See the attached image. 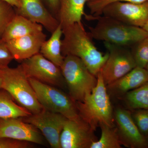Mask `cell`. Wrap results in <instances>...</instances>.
Listing matches in <instances>:
<instances>
[{
  "label": "cell",
  "instance_id": "cell-1",
  "mask_svg": "<svg viewBox=\"0 0 148 148\" xmlns=\"http://www.w3.org/2000/svg\"><path fill=\"white\" fill-rule=\"evenodd\" d=\"M61 52L63 56H77L83 61L89 71L97 77L108 57L95 46L92 38L86 32L82 21L63 28Z\"/></svg>",
  "mask_w": 148,
  "mask_h": 148
},
{
  "label": "cell",
  "instance_id": "cell-2",
  "mask_svg": "<svg viewBox=\"0 0 148 148\" xmlns=\"http://www.w3.org/2000/svg\"><path fill=\"white\" fill-rule=\"evenodd\" d=\"M97 79V85L92 92L82 102H75L80 116L94 131L101 123L115 126L114 110L101 72Z\"/></svg>",
  "mask_w": 148,
  "mask_h": 148
},
{
  "label": "cell",
  "instance_id": "cell-3",
  "mask_svg": "<svg viewBox=\"0 0 148 148\" xmlns=\"http://www.w3.org/2000/svg\"><path fill=\"white\" fill-rule=\"evenodd\" d=\"M94 27H89V34L92 39L128 47L146 37L148 34L143 28L130 26L110 16H98Z\"/></svg>",
  "mask_w": 148,
  "mask_h": 148
},
{
  "label": "cell",
  "instance_id": "cell-4",
  "mask_svg": "<svg viewBox=\"0 0 148 148\" xmlns=\"http://www.w3.org/2000/svg\"><path fill=\"white\" fill-rule=\"evenodd\" d=\"M2 89L11 95L16 103L32 114L43 109L34 88L21 65L15 68L6 67L0 69Z\"/></svg>",
  "mask_w": 148,
  "mask_h": 148
},
{
  "label": "cell",
  "instance_id": "cell-5",
  "mask_svg": "<svg viewBox=\"0 0 148 148\" xmlns=\"http://www.w3.org/2000/svg\"><path fill=\"white\" fill-rule=\"evenodd\" d=\"M60 68L69 89V95L75 102L83 101L85 96L91 93L97 85V77L77 56H64Z\"/></svg>",
  "mask_w": 148,
  "mask_h": 148
},
{
  "label": "cell",
  "instance_id": "cell-6",
  "mask_svg": "<svg viewBox=\"0 0 148 148\" xmlns=\"http://www.w3.org/2000/svg\"><path fill=\"white\" fill-rule=\"evenodd\" d=\"M28 79L44 109L61 114L71 120L84 121L80 116L75 102L70 95L55 86L40 82L34 79Z\"/></svg>",
  "mask_w": 148,
  "mask_h": 148
},
{
  "label": "cell",
  "instance_id": "cell-7",
  "mask_svg": "<svg viewBox=\"0 0 148 148\" xmlns=\"http://www.w3.org/2000/svg\"><path fill=\"white\" fill-rule=\"evenodd\" d=\"M104 42L109 56L100 72L107 86L123 76L137 66L131 50L127 47Z\"/></svg>",
  "mask_w": 148,
  "mask_h": 148
},
{
  "label": "cell",
  "instance_id": "cell-8",
  "mask_svg": "<svg viewBox=\"0 0 148 148\" xmlns=\"http://www.w3.org/2000/svg\"><path fill=\"white\" fill-rule=\"evenodd\" d=\"M21 65L28 78L61 88L67 87L60 67L41 53L22 61Z\"/></svg>",
  "mask_w": 148,
  "mask_h": 148
},
{
  "label": "cell",
  "instance_id": "cell-9",
  "mask_svg": "<svg viewBox=\"0 0 148 148\" xmlns=\"http://www.w3.org/2000/svg\"><path fill=\"white\" fill-rule=\"evenodd\" d=\"M22 120L36 127L52 148H61L60 137L67 119L61 114L43 109Z\"/></svg>",
  "mask_w": 148,
  "mask_h": 148
},
{
  "label": "cell",
  "instance_id": "cell-10",
  "mask_svg": "<svg viewBox=\"0 0 148 148\" xmlns=\"http://www.w3.org/2000/svg\"><path fill=\"white\" fill-rule=\"evenodd\" d=\"M102 14L127 25L143 28L148 21V1L141 3H111L103 9Z\"/></svg>",
  "mask_w": 148,
  "mask_h": 148
},
{
  "label": "cell",
  "instance_id": "cell-11",
  "mask_svg": "<svg viewBox=\"0 0 148 148\" xmlns=\"http://www.w3.org/2000/svg\"><path fill=\"white\" fill-rule=\"evenodd\" d=\"M113 114L121 145L129 148H148V141L133 121L130 110L117 108Z\"/></svg>",
  "mask_w": 148,
  "mask_h": 148
},
{
  "label": "cell",
  "instance_id": "cell-12",
  "mask_svg": "<svg viewBox=\"0 0 148 148\" xmlns=\"http://www.w3.org/2000/svg\"><path fill=\"white\" fill-rule=\"evenodd\" d=\"M94 132L84 121L67 119L60 137L61 148H90L98 140Z\"/></svg>",
  "mask_w": 148,
  "mask_h": 148
},
{
  "label": "cell",
  "instance_id": "cell-13",
  "mask_svg": "<svg viewBox=\"0 0 148 148\" xmlns=\"http://www.w3.org/2000/svg\"><path fill=\"white\" fill-rule=\"evenodd\" d=\"M2 138L45 145L44 138L39 130L21 118L0 119V138Z\"/></svg>",
  "mask_w": 148,
  "mask_h": 148
},
{
  "label": "cell",
  "instance_id": "cell-14",
  "mask_svg": "<svg viewBox=\"0 0 148 148\" xmlns=\"http://www.w3.org/2000/svg\"><path fill=\"white\" fill-rule=\"evenodd\" d=\"M21 6L16 8L17 14L40 24L52 34L59 26L57 18L52 16L42 0H19Z\"/></svg>",
  "mask_w": 148,
  "mask_h": 148
},
{
  "label": "cell",
  "instance_id": "cell-15",
  "mask_svg": "<svg viewBox=\"0 0 148 148\" xmlns=\"http://www.w3.org/2000/svg\"><path fill=\"white\" fill-rule=\"evenodd\" d=\"M42 32L20 37L6 42L14 59L23 61L40 53L41 47L46 40Z\"/></svg>",
  "mask_w": 148,
  "mask_h": 148
},
{
  "label": "cell",
  "instance_id": "cell-16",
  "mask_svg": "<svg viewBox=\"0 0 148 148\" xmlns=\"http://www.w3.org/2000/svg\"><path fill=\"white\" fill-rule=\"evenodd\" d=\"M148 82V73L144 68L136 67L120 78L106 86L110 97L119 99L130 90Z\"/></svg>",
  "mask_w": 148,
  "mask_h": 148
},
{
  "label": "cell",
  "instance_id": "cell-17",
  "mask_svg": "<svg viewBox=\"0 0 148 148\" xmlns=\"http://www.w3.org/2000/svg\"><path fill=\"white\" fill-rule=\"evenodd\" d=\"M90 0H58L59 10L56 18L62 29L77 22H81L86 16L84 6Z\"/></svg>",
  "mask_w": 148,
  "mask_h": 148
},
{
  "label": "cell",
  "instance_id": "cell-18",
  "mask_svg": "<svg viewBox=\"0 0 148 148\" xmlns=\"http://www.w3.org/2000/svg\"><path fill=\"white\" fill-rule=\"evenodd\" d=\"M43 27L24 16L17 14L7 27L1 39L8 41L20 37L43 32Z\"/></svg>",
  "mask_w": 148,
  "mask_h": 148
},
{
  "label": "cell",
  "instance_id": "cell-19",
  "mask_svg": "<svg viewBox=\"0 0 148 148\" xmlns=\"http://www.w3.org/2000/svg\"><path fill=\"white\" fill-rule=\"evenodd\" d=\"M63 29L60 24L52 33L49 39L46 40L42 45L40 53L45 58L61 67L64 57L61 52Z\"/></svg>",
  "mask_w": 148,
  "mask_h": 148
},
{
  "label": "cell",
  "instance_id": "cell-20",
  "mask_svg": "<svg viewBox=\"0 0 148 148\" xmlns=\"http://www.w3.org/2000/svg\"><path fill=\"white\" fill-rule=\"evenodd\" d=\"M32 114L16 104L8 92L0 90V119L26 117Z\"/></svg>",
  "mask_w": 148,
  "mask_h": 148
},
{
  "label": "cell",
  "instance_id": "cell-21",
  "mask_svg": "<svg viewBox=\"0 0 148 148\" xmlns=\"http://www.w3.org/2000/svg\"><path fill=\"white\" fill-rule=\"evenodd\" d=\"M119 99L123 101L128 110H148V82L127 92Z\"/></svg>",
  "mask_w": 148,
  "mask_h": 148
},
{
  "label": "cell",
  "instance_id": "cell-22",
  "mask_svg": "<svg viewBox=\"0 0 148 148\" xmlns=\"http://www.w3.org/2000/svg\"><path fill=\"white\" fill-rule=\"evenodd\" d=\"M101 129V138L94 142L90 148H121L116 127H111L104 123L99 124Z\"/></svg>",
  "mask_w": 148,
  "mask_h": 148
},
{
  "label": "cell",
  "instance_id": "cell-23",
  "mask_svg": "<svg viewBox=\"0 0 148 148\" xmlns=\"http://www.w3.org/2000/svg\"><path fill=\"white\" fill-rule=\"evenodd\" d=\"M133 46L131 51L136 66L145 69L148 62V36Z\"/></svg>",
  "mask_w": 148,
  "mask_h": 148
},
{
  "label": "cell",
  "instance_id": "cell-24",
  "mask_svg": "<svg viewBox=\"0 0 148 148\" xmlns=\"http://www.w3.org/2000/svg\"><path fill=\"white\" fill-rule=\"evenodd\" d=\"M14 8L5 1L0 0V39L8 24L16 14Z\"/></svg>",
  "mask_w": 148,
  "mask_h": 148
},
{
  "label": "cell",
  "instance_id": "cell-25",
  "mask_svg": "<svg viewBox=\"0 0 148 148\" xmlns=\"http://www.w3.org/2000/svg\"><path fill=\"white\" fill-rule=\"evenodd\" d=\"M148 0H90L86 3L90 10V14L93 17L101 15L103 9L111 3L116 2H124L141 3L148 1Z\"/></svg>",
  "mask_w": 148,
  "mask_h": 148
},
{
  "label": "cell",
  "instance_id": "cell-26",
  "mask_svg": "<svg viewBox=\"0 0 148 148\" xmlns=\"http://www.w3.org/2000/svg\"><path fill=\"white\" fill-rule=\"evenodd\" d=\"M133 121L141 134L146 138L148 134V110H130Z\"/></svg>",
  "mask_w": 148,
  "mask_h": 148
},
{
  "label": "cell",
  "instance_id": "cell-27",
  "mask_svg": "<svg viewBox=\"0 0 148 148\" xmlns=\"http://www.w3.org/2000/svg\"><path fill=\"white\" fill-rule=\"evenodd\" d=\"M14 59L6 42L0 39V69L8 67Z\"/></svg>",
  "mask_w": 148,
  "mask_h": 148
},
{
  "label": "cell",
  "instance_id": "cell-28",
  "mask_svg": "<svg viewBox=\"0 0 148 148\" xmlns=\"http://www.w3.org/2000/svg\"><path fill=\"white\" fill-rule=\"evenodd\" d=\"M31 143L10 138H0V148H29L33 146Z\"/></svg>",
  "mask_w": 148,
  "mask_h": 148
},
{
  "label": "cell",
  "instance_id": "cell-29",
  "mask_svg": "<svg viewBox=\"0 0 148 148\" xmlns=\"http://www.w3.org/2000/svg\"><path fill=\"white\" fill-rule=\"evenodd\" d=\"M43 3L46 4L48 8L53 13L57 15L59 10V1L58 0H42Z\"/></svg>",
  "mask_w": 148,
  "mask_h": 148
},
{
  "label": "cell",
  "instance_id": "cell-30",
  "mask_svg": "<svg viewBox=\"0 0 148 148\" xmlns=\"http://www.w3.org/2000/svg\"><path fill=\"white\" fill-rule=\"evenodd\" d=\"M3 1L8 3L11 5L13 6L15 8H18L21 6V3L19 0H3Z\"/></svg>",
  "mask_w": 148,
  "mask_h": 148
},
{
  "label": "cell",
  "instance_id": "cell-31",
  "mask_svg": "<svg viewBox=\"0 0 148 148\" xmlns=\"http://www.w3.org/2000/svg\"><path fill=\"white\" fill-rule=\"evenodd\" d=\"M143 29L146 31L148 34V21L147 22L145 25L143 27Z\"/></svg>",
  "mask_w": 148,
  "mask_h": 148
},
{
  "label": "cell",
  "instance_id": "cell-32",
  "mask_svg": "<svg viewBox=\"0 0 148 148\" xmlns=\"http://www.w3.org/2000/svg\"><path fill=\"white\" fill-rule=\"evenodd\" d=\"M1 86H2V78H1V72H0V90H1V89H2Z\"/></svg>",
  "mask_w": 148,
  "mask_h": 148
},
{
  "label": "cell",
  "instance_id": "cell-33",
  "mask_svg": "<svg viewBox=\"0 0 148 148\" xmlns=\"http://www.w3.org/2000/svg\"><path fill=\"white\" fill-rule=\"evenodd\" d=\"M145 69L147 70V71L148 73V62L147 64V65H146V67H145Z\"/></svg>",
  "mask_w": 148,
  "mask_h": 148
},
{
  "label": "cell",
  "instance_id": "cell-34",
  "mask_svg": "<svg viewBox=\"0 0 148 148\" xmlns=\"http://www.w3.org/2000/svg\"><path fill=\"white\" fill-rule=\"evenodd\" d=\"M146 138H147V141H148V134L147 136V137H146Z\"/></svg>",
  "mask_w": 148,
  "mask_h": 148
}]
</instances>
